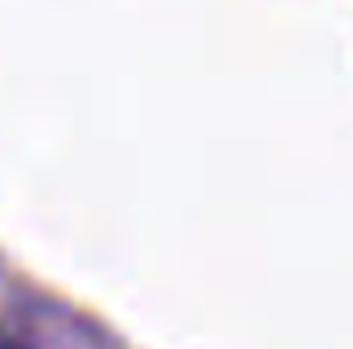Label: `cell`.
<instances>
[{"label":"cell","instance_id":"6da1fadb","mask_svg":"<svg viewBox=\"0 0 353 349\" xmlns=\"http://www.w3.org/2000/svg\"><path fill=\"white\" fill-rule=\"evenodd\" d=\"M0 349H25V346H17V341H0Z\"/></svg>","mask_w":353,"mask_h":349}]
</instances>
